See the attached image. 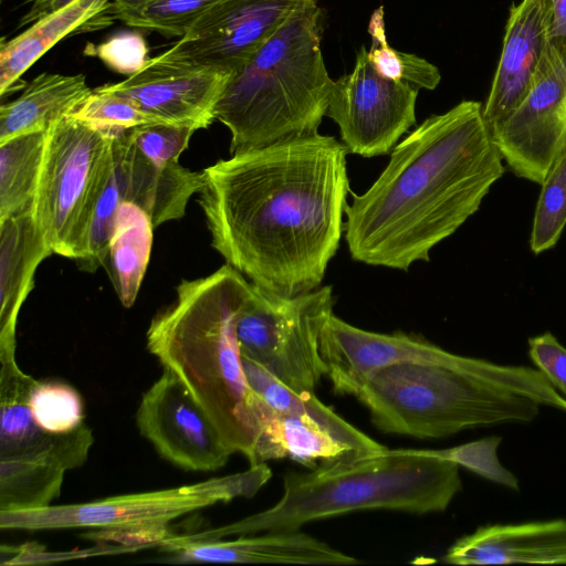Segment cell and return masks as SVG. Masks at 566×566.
Segmentation results:
<instances>
[{
	"mask_svg": "<svg viewBox=\"0 0 566 566\" xmlns=\"http://www.w3.org/2000/svg\"><path fill=\"white\" fill-rule=\"evenodd\" d=\"M252 283V282H251ZM331 285L285 296L252 283L237 323V339L245 355L297 392H314L326 368L321 336L333 314Z\"/></svg>",
	"mask_w": 566,
	"mask_h": 566,
	"instance_id": "obj_10",
	"label": "cell"
},
{
	"mask_svg": "<svg viewBox=\"0 0 566 566\" xmlns=\"http://www.w3.org/2000/svg\"><path fill=\"white\" fill-rule=\"evenodd\" d=\"M136 426L163 459L185 471H216L232 454L186 387L165 369L143 394Z\"/></svg>",
	"mask_w": 566,
	"mask_h": 566,
	"instance_id": "obj_14",
	"label": "cell"
},
{
	"mask_svg": "<svg viewBox=\"0 0 566 566\" xmlns=\"http://www.w3.org/2000/svg\"><path fill=\"white\" fill-rule=\"evenodd\" d=\"M551 27V0L512 3L499 64L483 106L490 129L501 124L528 94L548 43Z\"/></svg>",
	"mask_w": 566,
	"mask_h": 566,
	"instance_id": "obj_18",
	"label": "cell"
},
{
	"mask_svg": "<svg viewBox=\"0 0 566 566\" xmlns=\"http://www.w3.org/2000/svg\"><path fill=\"white\" fill-rule=\"evenodd\" d=\"M528 346L538 370L566 396V348L551 333L530 338Z\"/></svg>",
	"mask_w": 566,
	"mask_h": 566,
	"instance_id": "obj_36",
	"label": "cell"
},
{
	"mask_svg": "<svg viewBox=\"0 0 566 566\" xmlns=\"http://www.w3.org/2000/svg\"><path fill=\"white\" fill-rule=\"evenodd\" d=\"M460 490L458 464L410 449H388L352 462L289 472L283 478L282 496L273 506L185 537L201 541L301 530L311 522L365 510L442 512Z\"/></svg>",
	"mask_w": 566,
	"mask_h": 566,
	"instance_id": "obj_5",
	"label": "cell"
},
{
	"mask_svg": "<svg viewBox=\"0 0 566 566\" xmlns=\"http://www.w3.org/2000/svg\"><path fill=\"white\" fill-rule=\"evenodd\" d=\"M17 343L0 344V461L33 458L57 444L63 434L34 422L29 399L36 379L15 360Z\"/></svg>",
	"mask_w": 566,
	"mask_h": 566,
	"instance_id": "obj_24",
	"label": "cell"
},
{
	"mask_svg": "<svg viewBox=\"0 0 566 566\" xmlns=\"http://www.w3.org/2000/svg\"><path fill=\"white\" fill-rule=\"evenodd\" d=\"M29 407L34 422L48 433H70L85 423L82 396L61 380H38Z\"/></svg>",
	"mask_w": 566,
	"mask_h": 566,
	"instance_id": "obj_30",
	"label": "cell"
},
{
	"mask_svg": "<svg viewBox=\"0 0 566 566\" xmlns=\"http://www.w3.org/2000/svg\"><path fill=\"white\" fill-rule=\"evenodd\" d=\"M48 132L22 134L0 142V220L32 206Z\"/></svg>",
	"mask_w": 566,
	"mask_h": 566,
	"instance_id": "obj_27",
	"label": "cell"
},
{
	"mask_svg": "<svg viewBox=\"0 0 566 566\" xmlns=\"http://www.w3.org/2000/svg\"><path fill=\"white\" fill-rule=\"evenodd\" d=\"M92 92L83 74H39L15 99L1 105L0 142L49 130L71 116Z\"/></svg>",
	"mask_w": 566,
	"mask_h": 566,
	"instance_id": "obj_25",
	"label": "cell"
},
{
	"mask_svg": "<svg viewBox=\"0 0 566 566\" xmlns=\"http://www.w3.org/2000/svg\"><path fill=\"white\" fill-rule=\"evenodd\" d=\"M93 443V431L83 423L46 453L0 462V511L51 505L61 494L66 472L86 462Z\"/></svg>",
	"mask_w": 566,
	"mask_h": 566,
	"instance_id": "obj_21",
	"label": "cell"
},
{
	"mask_svg": "<svg viewBox=\"0 0 566 566\" xmlns=\"http://www.w3.org/2000/svg\"><path fill=\"white\" fill-rule=\"evenodd\" d=\"M251 291L252 283L228 263L182 280L176 300L146 332L148 352L181 381L231 453L250 465L260 436L259 397L244 374L237 323Z\"/></svg>",
	"mask_w": 566,
	"mask_h": 566,
	"instance_id": "obj_3",
	"label": "cell"
},
{
	"mask_svg": "<svg viewBox=\"0 0 566 566\" xmlns=\"http://www.w3.org/2000/svg\"><path fill=\"white\" fill-rule=\"evenodd\" d=\"M307 1L226 0L156 57L232 74Z\"/></svg>",
	"mask_w": 566,
	"mask_h": 566,
	"instance_id": "obj_13",
	"label": "cell"
},
{
	"mask_svg": "<svg viewBox=\"0 0 566 566\" xmlns=\"http://www.w3.org/2000/svg\"><path fill=\"white\" fill-rule=\"evenodd\" d=\"M368 33L371 44L367 56L380 75L418 91H431L439 85L441 74L434 64L417 54L398 51L388 43L382 7L373 12Z\"/></svg>",
	"mask_w": 566,
	"mask_h": 566,
	"instance_id": "obj_29",
	"label": "cell"
},
{
	"mask_svg": "<svg viewBox=\"0 0 566 566\" xmlns=\"http://www.w3.org/2000/svg\"><path fill=\"white\" fill-rule=\"evenodd\" d=\"M269 465L177 488L108 496L85 503L0 511L2 531L159 528L191 512L255 495L271 479Z\"/></svg>",
	"mask_w": 566,
	"mask_h": 566,
	"instance_id": "obj_8",
	"label": "cell"
},
{
	"mask_svg": "<svg viewBox=\"0 0 566 566\" xmlns=\"http://www.w3.org/2000/svg\"><path fill=\"white\" fill-rule=\"evenodd\" d=\"M325 376L338 395H356L378 370L401 363L455 365L467 357L452 354L421 336L376 333L356 327L334 313L321 336Z\"/></svg>",
	"mask_w": 566,
	"mask_h": 566,
	"instance_id": "obj_16",
	"label": "cell"
},
{
	"mask_svg": "<svg viewBox=\"0 0 566 566\" xmlns=\"http://www.w3.org/2000/svg\"><path fill=\"white\" fill-rule=\"evenodd\" d=\"M195 128L167 124H144L128 128L137 149L150 161L167 166L179 161Z\"/></svg>",
	"mask_w": 566,
	"mask_h": 566,
	"instance_id": "obj_34",
	"label": "cell"
},
{
	"mask_svg": "<svg viewBox=\"0 0 566 566\" xmlns=\"http://www.w3.org/2000/svg\"><path fill=\"white\" fill-rule=\"evenodd\" d=\"M112 129V149L123 201L148 213L154 227L180 219L201 186L202 171L178 163L161 166L146 158L133 143L128 128Z\"/></svg>",
	"mask_w": 566,
	"mask_h": 566,
	"instance_id": "obj_19",
	"label": "cell"
},
{
	"mask_svg": "<svg viewBox=\"0 0 566 566\" xmlns=\"http://www.w3.org/2000/svg\"><path fill=\"white\" fill-rule=\"evenodd\" d=\"M491 133L511 170L542 185L566 149V65L548 43L528 94Z\"/></svg>",
	"mask_w": 566,
	"mask_h": 566,
	"instance_id": "obj_12",
	"label": "cell"
},
{
	"mask_svg": "<svg viewBox=\"0 0 566 566\" xmlns=\"http://www.w3.org/2000/svg\"><path fill=\"white\" fill-rule=\"evenodd\" d=\"M112 165L111 128L73 116L50 127L32 213L53 253L75 261L85 256Z\"/></svg>",
	"mask_w": 566,
	"mask_h": 566,
	"instance_id": "obj_7",
	"label": "cell"
},
{
	"mask_svg": "<svg viewBox=\"0 0 566 566\" xmlns=\"http://www.w3.org/2000/svg\"><path fill=\"white\" fill-rule=\"evenodd\" d=\"M355 397L382 432L419 439L533 420L566 398L539 370L467 357L461 364L401 363L374 374Z\"/></svg>",
	"mask_w": 566,
	"mask_h": 566,
	"instance_id": "obj_4",
	"label": "cell"
},
{
	"mask_svg": "<svg viewBox=\"0 0 566 566\" xmlns=\"http://www.w3.org/2000/svg\"><path fill=\"white\" fill-rule=\"evenodd\" d=\"M418 92L380 75L361 46L352 72L334 81L326 116L338 125L348 153L385 155L416 124Z\"/></svg>",
	"mask_w": 566,
	"mask_h": 566,
	"instance_id": "obj_11",
	"label": "cell"
},
{
	"mask_svg": "<svg viewBox=\"0 0 566 566\" xmlns=\"http://www.w3.org/2000/svg\"><path fill=\"white\" fill-rule=\"evenodd\" d=\"M566 224V149L551 167L542 182L530 247L539 254L553 248Z\"/></svg>",
	"mask_w": 566,
	"mask_h": 566,
	"instance_id": "obj_31",
	"label": "cell"
},
{
	"mask_svg": "<svg viewBox=\"0 0 566 566\" xmlns=\"http://www.w3.org/2000/svg\"><path fill=\"white\" fill-rule=\"evenodd\" d=\"M77 0H29L30 8L21 17L18 27H28L35 21L56 12Z\"/></svg>",
	"mask_w": 566,
	"mask_h": 566,
	"instance_id": "obj_38",
	"label": "cell"
},
{
	"mask_svg": "<svg viewBox=\"0 0 566 566\" xmlns=\"http://www.w3.org/2000/svg\"><path fill=\"white\" fill-rule=\"evenodd\" d=\"M51 254L32 206L0 220V344L17 343L20 308L33 289L36 268Z\"/></svg>",
	"mask_w": 566,
	"mask_h": 566,
	"instance_id": "obj_23",
	"label": "cell"
},
{
	"mask_svg": "<svg viewBox=\"0 0 566 566\" xmlns=\"http://www.w3.org/2000/svg\"><path fill=\"white\" fill-rule=\"evenodd\" d=\"M232 74L216 69L147 60L135 74L106 91L130 99L155 124L207 128Z\"/></svg>",
	"mask_w": 566,
	"mask_h": 566,
	"instance_id": "obj_15",
	"label": "cell"
},
{
	"mask_svg": "<svg viewBox=\"0 0 566 566\" xmlns=\"http://www.w3.org/2000/svg\"><path fill=\"white\" fill-rule=\"evenodd\" d=\"M112 0H77L28 27L0 45V94H9L21 75L61 40L112 25Z\"/></svg>",
	"mask_w": 566,
	"mask_h": 566,
	"instance_id": "obj_22",
	"label": "cell"
},
{
	"mask_svg": "<svg viewBox=\"0 0 566 566\" xmlns=\"http://www.w3.org/2000/svg\"><path fill=\"white\" fill-rule=\"evenodd\" d=\"M167 563L355 565L359 559L301 530L247 534L233 539H187L172 534L159 547Z\"/></svg>",
	"mask_w": 566,
	"mask_h": 566,
	"instance_id": "obj_17",
	"label": "cell"
},
{
	"mask_svg": "<svg viewBox=\"0 0 566 566\" xmlns=\"http://www.w3.org/2000/svg\"><path fill=\"white\" fill-rule=\"evenodd\" d=\"M500 437H488L448 449H410L412 452L451 461L484 479L518 490L516 476L499 461Z\"/></svg>",
	"mask_w": 566,
	"mask_h": 566,
	"instance_id": "obj_32",
	"label": "cell"
},
{
	"mask_svg": "<svg viewBox=\"0 0 566 566\" xmlns=\"http://www.w3.org/2000/svg\"><path fill=\"white\" fill-rule=\"evenodd\" d=\"M154 228L146 211L133 202L122 201L103 266L126 308L137 298L149 262Z\"/></svg>",
	"mask_w": 566,
	"mask_h": 566,
	"instance_id": "obj_26",
	"label": "cell"
},
{
	"mask_svg": "<svg viewBox=\"0 0 566 566\" xmlns=\"http://www.w3.org/2000/svg\"><path fill=\"white\" fill-rule=\"evenodd\" d=\"M347 153L317 133L203 169L198 203L212 248L266 291L294 296L319 287L345 232Z\"/></svg>",
	"mask_w": 566,
	"mask_h": 566,
	"instance_id": "obj_1",
	"label": "cell"
},
{
	"mask_svg": "<svg viewBox=\"0 0 566 566\" xmlns=\"http://www.w3.org/2000/svg\"><path fill=\"white\" fill-rule=\"evenodd\" d=\"M480 102L426 118L395 146L361 195L353 193L345 240L353 260L408 271L474 214L504 175Z\"/></svg>",
	"mask_w": 566,
	"mask_h": 566,
	"instance_id": "obj_2",
	"label": "cell"
},
{
	"mask_svg": "<svg viewBox=\"0 0 566 566\" xmlns=\"http://www.w3.org/2000/svg\"><path fill=\"white\" fill-rule=\"evenodd\" d=\"M250 388L259 396L260 436L254 462L290 459L308 470L382 454L385 446L355 428L315 392H297L242 355Z\"/></svg>",
	"mask_w": 566,
	"mask_h": 566,
	"instance_id": "obj_9",
	"label": "cell"
},
{
	"mask_svg": "<svg viewBox=\"0 0 566 566\" xmlns=\"http://www.w3.org/2000/svg\"><path fill=\"white\" fill-rule=\"evenodd\" d=\"M71 116L104 128L155 124L130 99L102 86L94 88Z\"/></svg>",
	"mask_w": 566,
	"mask_h": 566,
	"instance_id": "obj_33",
	"label": "cell"
},
{
	"mask_svg": "<svg viewBox=\"0 0 566 566\" xmlns=\"http://www.w3.org/2000/svg\"><path fill=\"white\" fill-rule=\"evenodd\" d=\"M552 27L548 46L566 65V0H551Z\"/></svg>",
	"mask_w": 566,
	"mask_h": 566,
	"instance_id": "obj_37",
	"label": "cell"
},
{
	"mask_svg": "<svg viewBox=\"0 0 566 566\" xmlns=\"http://www.w3.org/2000/svg\"><path fill=\"white\" fill-rule=\"evenodd\" d=\"M226 0H112L109 14L128 27L182 38L211 9Z\"/></svg>",
	"mask_w": 566,
	"mask_h": 566,
	"instance_id": "obj_28",
	"label": "cell"
},
{
	"mask_svg": "<svg viewBox=\"0 0 566 566\" xmlns=\"http://www.w3.org/2000/svg\"><path fill=\"white\" fill-rule=\"evenodd\" d=\"M322 20L317 1H307L232 73L214 109L231 134V155L318 133L334 84Z\"/></svg>",
	"mask_w": 566,
	"mask_h": 566,
	"instance_id": "obj_6",
	"label": "cell"
},
{
	"mask_svg": "<svg viewBox=\"0 0 566 566\" xmlns=\"http://www.w3.org/2000/svg\"><path fill=\"white\" fill-rule=\"evenodd\" d=\"M85 54L101 60L107 67L127 76L138 72L149 57L144 36L137 32H119L97 45L88 44Z\"/></svg>",
	"mask_w": 566,
	"mask_h": 566,
	"instance_id": "obj_35",
	"label": "cell"
},
{
	"mask_svg": "<svg viewBox=\"0 0 566 566\" xmlns=\"http://www.w3.org/2000/svg\"><path fill=\"white\" fill-rule=\"evenodd\" d=\"M443 560L454 565L566 564V521L480 527L452 544Z\"/></svg>",
	"mask_w": 566,
	"mask_h": 566,
	"instance_id": "obj_20",
	"label": "cell"
}]
</instances>
